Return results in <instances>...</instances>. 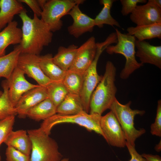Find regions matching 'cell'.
I'll list each match as a JSON object with an SVG mask.
<instances>
[{
  "label": "cell",
  "instance_id": "cell-1",
  "mask_svg": "<svg viewBox=\"0 0 161 161\" xmlns=\"http://www.w3.org/2000/svg\"><path fill=\"white\" fill-rule=\"evenodd\" d=\"M27 13L25 9L19 14L22 23V37L19 44L21 53L39 55L44 47L51 42L53 32L35 15L31 18Z\"/></svg>",
  "mask_w": 161,
  "mask_h": 161
},
{
  "label": "cell",
  "instance_id": "cell-2",
  "mask_svg": "<svg viewBox=\"0 0 161 161\" xmlns=\"http://www.w3.org/2000/svg\"><path fill=\"white\" fill-rule=\"evenodd\" d=\"M116 69L110 61L107 62L104 75L94 91L90 100L89 113L101 115L109 109L116 98L117 89L115 81Z\"/></svg>",
  "mask_w": 161,
  "mask_h": 161
},
{
  "label": "cell",
  "instance_id": "cell-3",
  "mask_svg": "<svg viewBox=\"0 0 161 161\" xmlns=\"http://www.w3.org/2000/svg\"><path fill=\"white\" fill-rule=\"evenodd\" d=\"M27 131L32 145L30 161H60L62 159L56 141L40 128Z\"/></svg>",
  "mask_w": 161,
  "mask_h": 161
},
{
  "label": "cell",
  "instance_id": "cell-4",
  "mask_svg": "<svg viewBox=\"0 0 161 161\" xmlns=\"http://www.w3.org/2000/svg\"><path fill=\"white\" fill-rule=\"evenodd\" d=\"M115 32L117 43L114 45L108 46L106 49V52L109 54H119L125 57L126 63L120 73V77L122 79H126L143 64L138 62L136 59L135 38L127 33H122L117 28L115 29Z\"/></svg>",
  "mask_w": 161,
  "mask_h": 161
},
{
  "label": "cell",
  "instance_id": "cell-5",
  "mask_svg": "<svg viewBox=\"0 0 161 161\" xmlns=\"http://www.w3.org/2000/svg\"><path fill=\"white\" fill-rule=\"evenodd\" d=\"M101 116L90 114L84 111L72 115L56 113L43 121L40 128L45 133L49 135L52 129L56 125L66 123H75L84 127L88 131H94L104 138L100 125Z\"/></svg>",
  "mask_w": 161,
  "mask_h": 161
},
{
  "label": "cell",
  "instance_id": "cell-6",
  "mask_svg": "<svg viewBox=\"0 0 161 161\" xmlns=\"http://www.w3.org/2000/svg\"><path fill=\"white\" fill-rule=\"evenodd\" d=\"M131 101L125 104L121 103L116 98L109 109L114 114L123 130L126 141L132 145L135 146L137 138L145 132L144 129L138 130L134 126V120L137 115H142L144 110L132 109L130 108Z\"/></svg>",
  "mask_w": 161,
  "mask_h": 161
},
{
  "label": "cell",
  "instance_id": "cell-7",
  "mask_svg": "<svg viewBox=\"0 0 161 161\" xmlns=\"http://www.w3.org/2000/svg\"><path fill=\"white\" fill-rule=\"evenodd\" d=\"M83 0H47L41 15V20L52 32L60 30L63 25L61 18L67 15L77 4L83 3Z\"/></svg>",
  "mask_w": 161,
  "mask_h": 161
},
{
  "label": "cell",
  "instance_id": "cell-8",
  "mask_svg": "<svg viewBox=\"0 0 161 161\" xmlns=\"http://www.w3.org/2000/svg\"><path fill=\"white\" fill-rule=\"evenodd\" d=\"M97 49L95 58L91 64L83 75L82 89L79 95L83 103L84 111L89 113V106L92 95L101 80L97 71V65L99 58L103 51L110 45L107 40L96 43Z\"/></svg>",
  "mask_w": 161,
  "mask_h": 161
},
{
  "label": "cell",
  "instance_id": "cell-9",
  "mask_svg": "<svg viewBox=\"0 0 161 161\" xmlns=\"http://www.w3.org/2000/svg\"><path fill=\"white\" fill-rule=\"evenodd\" d=\"M100 125L104 138L110 145L119 148L126 146V140L123 130L111 111L101 116Z\"/></svg>",
  "mask_w": 161,
  "mask_h": 161
},
{
  "label": "cell",
  "instance_id": "cell-10",
  "mask_svg": "<svg viewBox=\"0 0 161 161\" xmlns=\"http://www.w3.org/2000/svg\"><path fill=\"white\" fill-rule=\"evenodd\" d=\"M39 55L21 53L17 66L29 77L33 79L39 85L46 87L52 81L44 74L39 62Z\"/></svg>",
  "mask_w": 161,
  "mask_h": 161
},
{
  "label": "cell",
  "instance_id": "cell-11",
  "mask_svg": "<svg viewBox=\"0 0 161 161\" xmlns=\"http://www.w3.org/2000/svg\"><path fill=\"white\" fill-rule=\"evenodd\" d=\"M24 75V72L16 66L10 77L6 79L9 98L15 107L24 93L39 86L28 81L25 78Z\"/></svg>",
  "mask_w": 161,
  "mask_h": 161
},
{
  "label": "cell",
  "instance_id": "cell-12",
  "mask_svg": "<svg viewBox=\"0 0 161 161\" xmlns=\"http://www.w3.org/2000/svg\"><path fill=\"white\" fill-rule=\"evenodd\" d=\"M97 49L95 38L92 36L78 47L74 61L69 69L84 73L93 61Z\"/></svg>",
  "mask_w": 161,
  "mask_h": 161
},
{
  "label": "cell",
  "instance_id": "cell-13",
  "mask_svg": "<svg viewBox=\"0 0 161 161\" xmlns=\"http://www.w3.org/2000/svg\"><path fill=\"white\" fill-rule=\"evenodd\" d=\"M130 18L137 26L161 23V9L148 0L144 4L137 5Z\"/></svg>",
  "mask_w": 161,
  "mask_h": 161
},
{
  "label": "cell",
  "instance_id": "cell-14",
  "mask_svg": "<svg viewBox=\"0 0 161 161\" xmlns=\"http://www.w3.org/2000/svg\"><path fill=\"white\" fill-rule=\"evenodd\" d=\"M48 98L45 87L39 85L28 91L22 96L15 106L18 117L26 118L30 109Z\"/></svg>",
  "mask_w": 161,
  "mask_h": 161
},
{
  "label": "cell",
  "instance_id": "cell-15",
  "mask_svg": "<svg viewBox=\"0 0 161 161\" xmlns=\"http://www.w3.org/2000/svg\"><path fill=\"white\" fill-rule=\"evenodd\" d=\"M79 5H75L67 14L73 21L72 24L68 27V31L75 38L79 37L85 33L92 32L95 26L94 19L83 13Z\"/></svg>",
  "mask_w": 161,
  "mask_h": 161
},
{
  "label": "cell",
  "instance_id": "cell-16",
  "mask_svg": "<svg viewBox=\"0 0 161 161\" xmlns=\"http://www.w3.org/2000/svg\"><path fill=\"white\" fill-rule=\"evenodd\" d=\"M135 47L137 49L135 55L141 62L153 65L161 69V46H154L145 41L136 40Z\"/></svg>",
  "mask_w": 161,
  "mask_h": 161
},
{
  "label": "cell",
  "instance_id": "cell-17",
  "mask_svg": "<svg viewBox=\"0 0 161 161\" xmlns=\"http://www.w3.org/2000/svg\"><path fill=\"white\" fill-rule=\"evenodd\" d=\"M18 22L13 21L0 32V57L5 55V49L11 44H20L21 41V29Z\"/></svg>",
  "mask_w": 161,
  "mask_h": 161
},
{
  "label": "cell",
  "instance_id": "cell-18",
  "mask_svg": "<svg viewBox=\"0 0 161 161\" xmlns=\"http://www.w3.org/2000/svg\"><path fill=\"white\" fill-rule=\"evenodd\" d=\"M25 9L16 0H0V31L12 21L15 15L19 14Z\"/></svg>",
  "mask_w": 161,
  "mask_h": 161
},
{
  "label": "cell",
  "instance_id": "cell-19",
  "mask_svg": "<svg viewBox=\"0 0 161 161\" xmlns=\"http://www.w3.org/2000/svg\"><path fill=\"white\" fill-rule=\"evenodd\" d=\"M4 143L25 154L30 156L32 149L31 140L26 131L21 129L12 131Z\"/></svg>",
  "mask_w": 161,
  "mask_h": 161
},
{
  "label": "cell",
  "instance_id": "cell-20",
  "mask_svg": "<svg viewBox=\"0 0 161 161\" xmlns=\"http://www.w3.org/2000/svg\"><path fill=\"white\" fill-rule=\"evenodd\" d=\"M53 56L48 53L39 55V62L44 74L52 81L62 82L66 71L57 66L53 61Z\"/></svg>",
  "mask_w": 161,
  "mask_h": 161
},
{
  "label": "cell",
  "instance_id": "cell-21",
  "mask_svg": "<svg viewBox=\"0 0 161 161\" xmlns=\"http://www.w3.org/2000/svg\"><path fill=\"white\" fill-rule=\"evenodd\" d=\"M127 34L134 36L139 41L155 38H161V23L131 27L126 29Z\"/></svg>",
  "mask_w": 161,
  "mask_h": 161
},
{
  "label": "cell",
  "instance_id": "cell-22",
  "mask_svg": "<svg viewBox=\"0 0 161 161\" xmlns=\"http://www.w3.org/2000/svg\"><path fill=\"white\" fill-rule=\"evenodd\" d=\"M57 108L48 98L30 109L27 117L36 121H43L56 114Z\"/></svg>",
  "mask_w": 161,
  "mask_h": 161
},
{
  "label": "cell",
  "instance_id": "cell-23",
  "mask_svg": "<svg viewBox=\"0 0 161 161\" xmlns=\"http://www.w3.org/2000/svg\"><path fill=\"white\" fill-rule=\"evenodd\" d=\"M78 47L72 44L66 47L60 46L57 53L53 56L54 62L62 70L66 71L72 65L74 60Z\"/></svg>",
  "mask_w": 161,
  "mask_h": 161
},
{
  "label": "cell",
  "instance_id": "cell-24",
  "mask_svg": "<svg viewBox=\"0 0 161 161\" xmlns=\"http://www.w3.org/2000/svg\"><path fill=\"white\" fill-rule=\"evenodd\" d=\"M84 111L83 103L79 95L69 93L57 107L56 113L64 114H76Z\"/></svg>",
  "mask_w": 161,
  "mask_h": 161
},
{
  "label": "cell",
  "instance_id": "cell-25",
  "mask_svg": "<svg viewBox=\"0 0 161 161\" xmlns=\"http://www.w3.org/2000/svg\"><path fill=\"white\" fill-rule=\"evenodd\" d=\"M21 53L19 44L16 46L13 51L0 57V78L7 79L17 65L19 56Z\"/></svg>",
  "mask_w": 161,
  "mask_h": 161
},
{
  "label": "cell",
  "instance_id": "cell-26",
  "mask_svg": "<svg viewBox=\"0 0 161 161\" xmlns=\"http://www.w3.org/2000/svg\"><path fill=\"white\" fill-rule=\"evenodd\" d=\"M115 0H101L100 3L103 5V7L98 14L94 19L95 25L100 28L103 27L104 24L112 26H115L119 27L120 26L119 23L114 18L111 14L110 10Z\"/></svg>",
  "mask_w": 161,
  "mask_h": 161
},
{
  "label": "cell",
  "instance_id": "cell-27",
  "mask_svg": "<svg viewBox=\"0 0 161 161\" xmlns=\"http://www.w3.org/2000/svg\"><path fill=\"white\" fill-rule=\"evenodd\" d=\"M84 73L68 69L62 83L69 93L80 95L83 81Z\"/></svg>",
  "mask_w": 161,
  "mask_h": 161
},
{
  "label": "cell",
  "instance_id": "cell-28",
  "mask_svg": "<svg viewBox=\"0 0 161 161\" xmlns=\"http://www.w3.org/2000/svg\"><path fill=\"white\" fill-rule=\"evenodd\" d=\"M1 85L3 91L0 97V120L17 115L15 108L9 98L8 87L6 80L3 81Z\"/></svg>",
  "mask_w": 161,
  "mask_h": 161
},
{
  "label": "cell",
  "instance_id": "cell-29",
  "mask_svg": "<svg viewBox=\"0 0 161 161\" xmlns=\"http://www.w3.org/2000/svg\"><path fill=\"white\" fill-rule=\"evenodd\" d=\"M46 88L48 98L56 108L69 93L62 82L52 81Z\"/></svg>",
  "mask_w": 161,
  "mask_h": 161
},
{
  "label": "cell",
  "instance_id": "cell-30",
  "mask_svg": "<svg viewBox=\"0 0 161 161\" xmlns=\"http://www.w3.org/2000/svg\"><path fill=\"white\" fill-rule=\"evenodd\" d=\"M15 116H11L0 120V146L4 143L7 137L13 131L15 121ZM0 154V161L1 160Z\"/></svg>",
  "mask_w": 161,
  "mask_h": 161
},
{
  "label": "cell",
  "instance_id": "cell-31",
  "mask_svg": "<svg viewBox=\"0 0 161 161\" xmlns=\"http://www.w3.org/2000/svg\"><path fill=\"white\" fill-rule=\"evenodd\" d=\"M5 152L6 161H30L27 155L10 146H7Z\"/></svg>",
  "mask_w": 161,
  "mask_h": 161
},
{
  "label": "cell",
  "instance_id": "cell-32",
  "mask_svg": "<svg viewBox=\"0 0 161 161\" xmlns=\"http://www.w3.org/2000/svg\"><path fill=\"white\" fill-rule=\"evenodd\" d=\"M151 133L153 135L161 136V100L157 102V113L155 121L151 126Z\"/></svg>",
  "mask_w": 161,
  "mask_h": 161
},
{
  "label": "cell",
  "instance_id": "cell-33",
  "mask_svg": "<svg viewBox=\"0 0 161 161\" xmlns=\"http://www.w3.org/2000/svg\"><path fill=\"white\" fill-rule=\"evenodd\" d=\"M122 5L121 12L123 16H126L131 13L138 3H145L146 0H120Z\"/></svg>",
  "mask_w": 161,
  "mask_h": 161
},
{
  "label": "cell",
  "instance_id": "cell-34",
  "mask_svg": "<svg viewBox=\"0 0 161 161\" xmlns=\"http://www.w3.org/2000/svg\"><path fill=\"white\" fill-rule=\"evenodd\" d=\"M21 3L27 4L33 11L34 14L38 17H41L42 10L38 3L37 0H18Z\"/></svg>",
  "mask_w": 161,
  "mask_h": 161
},
{
  "label": "cell",
  "instance_id": "cell-35",
  "mask_svg": "<svg viewBox=\"0 0 161 161\" xmlns=\"http://www.w3.org/2000/svg\"><path fill=\"white\" fill-rule=\"evenodd\" d=\"M126 146L127 148L131 158L129 161H147L136 150L135 146L126 142Z\"/></svg>",
  "mask_w": 161,
  "mask_h": 161
},
{
  "label": "cell",
  "instance_id": "cell-36",
  "mask_svg": "<svg viewBox=\"0 0 161 161\" xmlns=\"http://www.w3.org/2000/svg\"><path fill=\"white\" fill-rule=\"evenodd\" d=\"M142 156L147 161H161V157L158 155L143 154Z\"/></svg>",
  "mask_w": 161,
  "mask_h": 161
},
{
  "label": "cell",
  "instance_id": "cell-37",
  "mask_svg": "<svg viewBox=\"0 0 161 161\" xmlns=\"http://www.w3.org/2000/svg\"><path fill=\"white\" fill-rule=\"evenodd\" d=\"M156 5L158 7L161 9V0H149Z\"/></svg>",
  "mask_w": 161,
  "mask_h": 161
},
{
  "label": "cell",
  "instance_id": "cell-38",
  "mask_svg": "<svg viewBox=\"0 0 161 161\" xmlns=\"http://www.w3.org/2000/svg\"><path fill=\"white\" fill-rule=\"evenodd\" d=\"M39 6L42 10L44 7L47 0H37Z\"/></svg>",
  "mask_w": 161,
  "mask_h": 161
},
{
  "label": "cell",
  "instance_id": "cell-39",
  "mask_svg": "<svg viewBox=\"0 0 161 161\" xmlns=\"http://www.w3.org/2000/svg\"><path fill=\"white\" fill-rule=\"evenodd\" d=\"M155 149L157 151H161V142L157 145L155 147Z\"/></svg>",
  "mask_w": 161,
  "mask_h": 161
},
{
  "label": "cell",
  "instance_id": "cell-40",
  "mask_svg": "<svg viewBox=\"0 0 161 161\" xmlns=\"http://www.w3.org/2000/svg\"><path fill=\"white\" fill-rule=\"evenodd\" d=\"M60 161H69V159L67 158L62 159Z\"/></svg>",
  "mask_w": 161,
  "mask_h": 161
},
{
  "label": "cell",
  "instance_id": "cell-41",
  "mask_svg": "<svg viewBox=\"0 0 161 161\" xmlns=\"http://www.w3.org/2000/svg\"><path fill=\"white\" fill-rule=\"evenodd\" d=\"M3 93V92L0 90V97L1 95Z\"/></svg>",
  "mask_w": 161,
  "mask_h": 161
}]
</instances>
